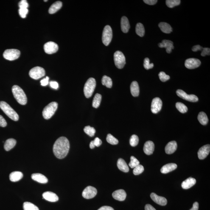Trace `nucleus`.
I'll use <instances>...</instances> for the list:
<instances>
[{
    "label": "nucleus",
    "mask_w": 210,
    "mask_h": 210,
    "mask_svg": "<svg viewBox=\"0 0 210 210\" xmlns=\"http://www.w3.org/2000/svg\"><path fill=\"white\" fill-rule=\"evenodd\" d=\"M70 149V143L68 138L64 137L59 138L54 142L53 152L58 159L64 158L68 155Z\"/></svg>",
    "instance_id": "nucleus-1"
},
{
    "label": "nucleus",
    "mask_w": 210,
    "mask_h": 210,
    "mask_svg": "<svg viewBox=\"0 0 210 210\" xmlns=\"http://www.w3.org/2000/svg\"><path fill=\"white\" fill-rule=\"evenodd\" d=\"M12 91L17 102L21 105H26L27 103V97L23 90L18 86L15 85L12 86Z\"/></svg>",
    "instance_id": "nucleus-2"
},
{
    "label": "nucleus",
    "mask_w": 210,
    "mask_h": 210,
    "mask_svg": "<svg viewBox=\"0 0 210 210\" xmlns=\"http://www.w3.org/2000/svg\"><path fill=\"white\" fill-rule=\"evenodd\" d=\"M0 108L12 120H18L19 116L18 114L7 103L4 101H1Z\"/></svg>",
    "instance_id": "nucleus-3"
},
{
    "label": "nucleus",
    "mask_w": 210,
    "mask_h": 210,
    "mask_svg": "<svg viewBox=\"0 0 210 210\" xmlns=\"http://www.w3.org/2000/svg\"><path fill=\"white\" fill-rule=\"evenodd\" d=\"M96 85V79L93 77L88 79L84 88V93L86 97L89 98L91 97L94 91Z\"/></svg>",
    "instance_id": "nucleus-4"
},
{
    "label": "nucleus",
    "mask_w": 210,
    "mask_h": 210,
    "mask_svg": "<svg viewBox=\"0 0 210 210\" xmlns=\"http://www.w3.org/2000/svg\"><path fill=\"white\" fill-rule=\"evenodd\" d=\"M58 104L57 102H53L48 104L44 109L43 111V115L44 118L46 119H50L57 110Z\"/></svg>",
    "instance_id": "nucleus-5"
},
{
    "label": "nucleus",
    "mask_w": 210,
    "mask_h": 210,
    "mask_svg": "<svg viewBox=\"0 0 210 210\" xmlns=\"http://www.w3.org/2000/svg\"><path fill=\"white\" fill-rule=\"evenodd\" d=\"M114 60L115 65L118 68L121 69L124 68L126 64L125 57L122 52L116 51L114 54Z\"/></svg>",
    "instance_id": "nucleus-6"
},
{
    "label": "nucleus",
    "mask_w": 210,
    "mask_h": 210,
    "mask_svg": "<svg viewBox=\"0 0 210 210\" xmlns=\"http://www.w3.org/2000/svg\"><path fill=\"white\" fill-rule=\"evenodd\" d=\"M113 37V32L110 26H105L104 28L102 35L103 43L105 46H108L111 42Z\"/></svg>",
    "instance_id": "nucleus-7"
},
{
    "label": "nucleus",
    "mask_w": 210,
    "mask_h": 210,
    "mask_svg": "<svg viewBox=\"0 0 210 210\" xmlns=\"http://www.w3.org/2000/svg\"><path fill=\"white\" fill-rule=\"evenodd\" d=\"M20 52L17 49H7L3 53V57L6 60L12 61L18 59L19 57Z\"/></svg>",
    "instance_id": "nucleus-8"
},
{
    "label": "nucleus",
    "mask_w": 210,
    "mask_h": 210,
    "mask_svg": "<svg viewBox=\"0 0 210 210\" xmlns=\"http://www.w3.org/2000/svg\"><path fill=\"white\" fill-rule=\"evenodd\" d=\"M29 74L32 78L37 80L45 75V71L41 67H35L30 71Z\"/></svg>",
    "instance_id": "nucleus-9"
},
{
    "label": "nucleus",
    "mask_w": 210,
    "mask_h": 210,
    "mask_svg": "<svg viewBox=\"0 0 210 210\" xmlns=\"http://www.w3.org/2000/svg\"><path fill=\"white\" fill-rule=\"evenodd\" d=\"M176 93L179 97L191 102H196L198 100V98L194 95H188L183 90H177Z\"/></svg>",
    "instance_id": "nucleus-10"
},
{
    "label": "nucleus",
    "mask_w": 210,
    "mask_h": 210,
    "mask_svg": "<svg viewBox=\"0 0 210 210\" xmlns=\"http://www.w3.org/2000/svg\"><path fill=\"white\" fill-rule=\"evenodd\" d=\"M97 190L91 186H88L84 189L82 193V196L84 198L89 199L93 198L97 194Z\"/></svg>",
    "instance_id": "nucleus-11"
},
{
    "label": "nucleus",
    "mask_w": 210,
    "mask_h": 210,
    "mask_svg": "<svg viewBox=\"0 0 210 210\" xmlns=\"http://www.w3.org/2000/svg\"><path fill=\"white\" fill-rule=\"evenodd\" d=\"M45 53L48 54H52L57 52L58 49V45L52 41L48 42L44 46Z\"/></svg>",
    "instance_id": "nucleus-12"
},
{
    "label": "nucleus",
    "mask_w": 210,
    "mask_h": 210,
    "mask_svg": "<svg viewBox=\"0 0 210 210\" xmlns=\"http://www.w3.org/2000/svg\"><path fill=\"white\" fill-rule=\"evenodd\" d=\"M162 106V102L158 97L154 98L152 100L151 105V110L152 113L157 114L161 110Z\"/></svg>",
    "instance_id": "nucleus-13"
},
{
    "label": "nucleus",
    "mask_w": 210,
    "mask_h": 210,
    "mask_svg": "<svg viewBox=\"0 0 210 210\" xmlns=\"http://www.w3.org/2000/svg\"><path fill=\"white\" fill-rule=\"evenodd\" d=\"M201 64V62L198 59L190 58L187 59L185 62V66L188 69H194L198 68Z\"/></svg>",
    "instance_id": "nucleus-14"
},
{
    "label": "nucleus",
    "mask_w": 210,
    "mask_h": 210,
    "mask_svg": "<svg viewBox=\"0 0 210 210\" xmlns=\"http://www.w3.org/2000/svg\"><path fill=\"white\" fill-rule=\"evenodd\" d=\"M210 151L209 144L205 145L200 148L198 152V156L199 159L203 160L206 158Z\"/></svg>",
    "instance_id": "nucleus-15"
},
{
    "label": "nucleus",
    "mask_w": 210,
    "mask_h": 210,
    "mask_svg": "<svg viewBox=\"0 0 210 210\" xmlns=\"http://www.w3.org/2000/svg\"><path fill=\"white\" fill-rule=\"evenodd\" d=\"M150 197L152 200L158 205L165 206L167 204V200L165 197L158 196L155 193H152L151 194Z\"/></svg>",
    "instance_id": "nucleus-16"
},
{
    "label": "nucleus",
    "mask_w": 210,
    "mask_h": 210,
    "mask_svg": "<svg viewBox=\"0 0 210 210\" xmlns=\"http://www.w3.org/2000/svg\"><path fill=\"white\" fill-rule=\"evenodd\" d=\"M158 46L160 48H166V52L170 54L172 50L174 49L173 43L170 40H163L161 43H159Z\"/></svg>",
    "instance_id": "nucleus-17"
},
{
    "label": "nucleus",
    "mask_w": 210,
    "mask_h": 210,
    "mask_svg": "<svg viewBox=\"0 0 210 210\" xmlns=\"http://www.w3.org/2000/svg\"><path fill=\"white\" fill-rule=\"evenodd\" d=\"M112 196L115 200L119 201H123L125 200L126 197H127V194L124 189H120L114 191L113 193Z\"/></svg>",
    "instance_id": "nucleus-18"
},
{
    "label": "nucleus",
    "mask_w": 210,
    "mask_h": 210,
    "mask_svg": "<svg viewBox=\"0 0 210 210\" xmlns=\"http://www.w3.org/2000/svg\"><path fill=\"white\" fill-rule=\"evenodd\" d=\"M155 149V144L152 141H147L145 143L143 150L145 153L148 155H152Z\"/></svg>",
    "instance_id": "nucleus-19"
},
{
    "label": "nucleus",
    "mask_w": 210,
    "mask_h": 210,
    "mask_svg": "<svg viewBox=\"0 0 210 210\" xmlns=\"http://www.w3.org/2000/svg\"><path fill=\"white\" fill-rule=\"evenodd\" d=\"M43 197L45 200L50 202H57L59 199L57 194L51 191H46L44 193Z\"/></svg>",
    "instance_id": "nucleus-20"
},
{
    "label": "nucleus",
    "mask_w": 210,
    "mask_h": 210,
    "mask_svg": "<svg viewBox=\"0 0 210 210\" xmlns=\"http://www.w3.org/2000/svg\"><path fill=\"white\" fill-rule=\"evenodd\" d=\"M177 147L176 142L175 141L170 142L165 147V152L166 154H169V155L173 153L176 150Z\"/></svg>",
    "instance_id": "nucleus-21"
},
{
    "label": "nucleus",
    "mask_w": 210,
    "mask_h": 210,
    "mask_svg": "<svg viewBox=\"0 0 210 210\" xmlns=\"http://www.w3.org/2000/svg\"><path fill=\"white\" fill-rule=\"evenodd\" d=\"M121 29L123 32L127 33L128 32L130 28V23L127 17L124 16L121 19Z\"/></svg>",
    "instance_id": "nucleus-22"
},
{
    "label": "nucleus",
    "mask_w": 210,
    "mask_h": 210,
    "mask_svg": "<svg viewBox=\"0 0 210 210\" xmlns=\"http://www.w3.org/2000/svg\"><path fill=\"white\" fill-rule=\"evenodd\" d=\"M31 177L33 180L40 183H46L48 182V179L43 174L40 173L32 174Z\"/></svg>",
    "instance_id": "nucleus-23"
},
{
    "label": "nucleus",
    "mask_w": 210,
    "mask_h": 210,
    "mask_svg": "<svg viewBox=\"0 0 210 210\" xmlns=\"http://www.w3.org/2000/svg\"><path fill=\"white\" fill-rule=\"evenodd\" d=\"M196 183L195 179L189 177L184 181L182 183L181 186L184 189H188L194 186Z\"/></svg>",
    "instance_id": "nucleus-24"
},
{
    "label": "nucleus",
    "mask_w": 210,
    "mask_h": 210,
    "mask_svg": "<svg viewBox=\"0 0 210 210\" xmlns=\"http://www.w3.org/2000/svg\"><path fill=\"white\" fill-rule=\"evenodd\" d=\"M177 168V165L175 163H168L162 167L161 169V172L162 174H167L168 173L174 170Z\"/></svg>",
    "instance_id": "nucleus-25"
},
{
    "label": "nucleus",
    "mask_w": 210,
    "mask_h": 210,
    "mask_svg": "<svg viewBox=\"0 0 210 210\" xmlns=\"http://www.w3.org/2000/svg\"><path fill=\"white\" fill-rule=\"evenodd\" d=\"M130 91L132 96H138L139 94V87L138 82L136 81L132 82L130 85Z\"/></svg>",
    "instance_id": "nucleus-26"
},
{
    "label": "nucleus",
    "mask_w": 210,
    "mask_h": 210,
    "mask_svg": "<svg viewBox=\"0 0 210 210\" xmlns=\"http://www.w3.org/2000/svg\"><path fill=\"white\" fill-rule=\"evenodd\" d=\"M117 166L118 169L124 172H128L129 169L128 166L125 161L122 158H119L117 161Z\"/></svg>",
    "instance_id": "nucleus-27"
},
{
    "label": "nucleus",
    "mask_w": 210,
    "mask_h": 210,
    "mask_svg": "<svg viewBox=\"0 0 210 210\" xmlns=\"http://www.w3.org/2000/svg\"><path fill=\"white\" fill-rule=\"evenodd\" d=\"M23 177L22 173L19 171H15L11 173L9 175V179L11 181L17 182L21 180Z\"/></svg>",
    "instance_id": "nucleus-28"
},
{
    "label": "nucleus",
    "mask_w": 210,
    "mask_h": 210,
    "mask_svg": "<svg viewBox=\"0 0 210 210\" xmlns=\"http://www.w3.org/2000/svg\"><path fill=\"white\" fill-rule=\"evenodd\" d=\"M62 6V2L58 1L56 2L53 4L51 5V7H49V13L51 14L55 13L58 11L59 9L61 8Z\"/></svg>",
    "instance_id": "nucleus-29"
},
{
    "label": "nucleus",
    "mask_w": 210,
    "mask_h": 210,
    "mask_svg": "<svg viewBox=\"0 0 210 210\" xmlns=\"http://www.w3.org/2000/svg\"><path fill=\"white\" fill-rule=\"evenodd\" d=\"M159 27L162 32L166 34H170L172 31L171 26L166 22H160L158 25Z\"/></svg>",
    "instance_id": "nucleus-30"
},
{
    "label": "nucleus",
    "mask_w": 210,
    "mask_h": 210,
    "mask_svg": "<svg viewBox=\"0 0 210 210\" xmlns=\"http://www.w3.org/2000/svg\"><path fill=\"white\" fill-rule=\"evenodd\" d=\"M16 141L14 138H9L6 140L5 142L4 148L5 150L6 151L10 150L15 147L16 144Z\"/></svg>",
    "instance_id": "nucleus-31"
},
{
    "label": "nucleus",
    "mask_w": 210,
    "mask_h": 210,
    "mask_svg": "<svg viewBox=\"0 0 210 210\" xmlns=\"http://www.w3.org/2000/svg\"><path fill=\"white\" fill-rule=\"evenodd\" d=\"M198 119L199 122L202 125H205L208 124V116L204 112H201L198 116Z\"/></svg>",
    "instance_id": "nucleus-32"
},
{
    "label": "nucleus",
    "mask_w": 210,
    "mask_h": 210,
    "mask_svg": "<svg viewBox=\"0 0 210 210\" xmlns=\"http://www.w3.org/2000/svg\"><path fill=\"white\" fill-rule=\"evenodd\" d=\"M102 96L99 93H96L93 98L92 102V106L94 108H97L100 105Z\"/></svg>",
    "instance_id": "nucleus-33"
},
{
    "label": "nucleus",
    "mask_w": 210,
    "mask_h": 210,
    "mask_svg": "<svg viewBox=\"0 0 210 210\" xmlns=\"http://www.w3.org/2000/svg\"><path fill=\"white\" fill-rule=\"evenodd\" d=\"M102 83L103 85L105 86L107 88H111L113 85V82L110 77L106 76H103L102 79Z\"/></svg>",
    "instance_id": "nucleus-34"
},
{
    "label": "nucleus",
    "mask_w": 210,
    "mask_h": 210,
    "mask_svg": "<svg viewBox=\"0 0 210 210\" xmlns=\"http://www.w3.org/2000/svg\"><path fill=\"white\" fill-rule=\"evenodd\" d=\"M136 33L140 37H143L145 34V29L144 26L142 23H137L135 28Z\"/></svg>",
    "instance_id": "nucleus-35"
},
{
    "label": "nucleus",
    "mask_w": 210,
    "mask_h": 210,
    "mask_svg": "<svg viewBox=\"0 0 210 210\" xmlns=\"http://www.w3.org/2000/svg\"><path fill=\"white\" fill-rule=\"evenodd\" d=\"M24 210H40L38 207L29 202H25L23 205Z\"/></svg>",
    "instance_id": "nucleus-36"
},
{
    "label": "nucleus",
    "mask_w": 210,
    "mask_h": 210,
    "mask_svg": "<svg viewBox=\"0 0 210 210\" xmlns=\"http://www.w3.org/2000/svg\"><path fill=\"white\" fill-rule=\"evenodd\" d=\"M175 106L177 110L182 113H186L188 111L187 107L181 102H177Z\"/></svg>",
    "instance_id": "nucleus-37"
},
{
    "label": "nucleus",
    "mask_w": 210,
    "mask_h": 210,
    "mask_svg": "<svg viewBox=\"0 0 210 210\" xmlns=\"http://www.w3.org/2000/svg\"><path fill=\"white\" fill-rule=\"evenodd\" d=\"M84 131L86 134L90 137L94 136L96 132L94 128L90 127V126H86L84 128Z\"/></svg>",
    "instance_id": "nucleus-38"
},
{
    "label": "nucleus",
    "mask_w": 210,
    "mask_h": 210,
    "mask_svg": "<svg viewBox=\"0 0 210 210\" xmlns=\"http://www.w3.org/2000/svg\"><path fill=\"white\" fill-rule=\"evenodd\" d=\"M180 3V0H166V6L169 8H173L175 6L179 5Z\"/></svg>",
    "instance_id": "nucleus-39"
},
{
    "label": "nucleus",
    "mask_w": 210,
    "mask_h": 210,
    "mask_svg": "<svg viewBox=\"0 0 210 210\" xmlns=\"http://www.w3.org/2000/svg\"><path fill=\"white\" fill-rule=\"evenodd\" d=\"M106 140L107 142L112 145H116L118 143V140L110 134L107 135Z\"/></svg>",
    "instance_id": "nucleus-40"
},
{
    "label": "nucleus",
    "mask_w": 210,
    "mask_h": 210,
    "mask_svg": "<svg viewBox=\"0 0 210 210\" xmlns=\"http://www.w3.org/2000/svg\"><path fill=\"white\" fill-rule=\"evenodd\" d=\"M140 164L139 161L134 156H132L130 157V162L129 163V166L132 169L134 168Z\"/></svg>",
    "instance_id": "nucleus-41"
},
{
    "label": "nucleus",
    "mask_w": 210,
    "mask_h": 210,
    "mask_svg": "<svg viewBox=\"0 0 210 210\" xmlns=\"http://www.w3.org/2000/svg\"><path fill=\"white\" fill-rule=\"evenodd\" d=\"M138 141H139V138L136 135H132L130 140V145L133 147H135L138 145Z\"/></svg>",
    "instance_id": "nucleus-42"
},
{
    "label": "nucleus",
    "mask_w": 210,
    "mask_h": 210,
    "mask_svg": "<svg viewBox=\"0 0 210 210\" xmlns=\"http://www.w3.org/2000/svg\"><path fill=\"white\" fill-rule=\"evenodd\" d=\"M144 171V166L139 164L134 168L133 173L135 175H138L142 173Z\"/></svg>",
    "instance_id": "nucleus-43"
},
{
    "label": "nucleus",
    "mask_w": 210,
    "mask_h": 210,
    "mask_svg": "<svg viewBox=\"0 0 210 210\" xmlns=\"http://www.w3.org/2000/svg\"><path fill=\"white\" fill-rule=\"evenodd\" d=\"M144 66L146 69L148 70L153 68L154 64L153 63H150L149 59L148 58H146L144 60Z\"/></svg>",
    "instance_id": "nucleus-44"
},
{
    "label": "nucleus",
    "mask_w": 210,
    "mask_h": 210,
    "mask_svg": "<svg viewBox=\"0 0 210 210\" xmlns=\"http://www.w3.org/2000/svg\"><path fill=\"white\" fill-rule=\"evenodd\" d=\"M159 77L160 78V80L162 82H164L169 80L170 77L169 75H166L165 72H161L158 74Z\"/></svg>",
    "instance_id": "nucleus-45"
},
{
    "label": "nucleus",
    "mask_w": 210,
    "mask_h": 210,
    "mask_svg": "<svg viewBox=\"0 0 210 210\" xmlns=\"http://www.w3.org/2000/svg\"><path fill=\"white\" fill-rule=\"evenodd\" d=\"M29 12L27 8H20L19 9V13L22 18H25Z\"/></svg>",
    "instance_id": "nucleus-46"
},
{
    "label": "nucleus",
    "mask_w": 210,
    "mask_h": 210,
    "mask_svg": "<svg viewBox=\"0 0 210 210\" xmlns=\"http://www.w3.org/2000/svg\"><path fill=\"white\" fill-rule=\"evenodd\" d=\"M29 4L26 0H22L19 3V7L20 8H27Z\"/></svg>",
    "instance_id": "nucleus-47"
},
{
    "label": "nucleus",
    "mask_w": 210,
    "mask_h": 210,
    "mask_svg": "<svg viewBox=\"0 0 210 210\" xmlns=\"http://www.w3.org/2000/svg\"><path fill=\"white\" fill-rule=\"evenodd\" d=\"M210 49L209 48H203L201 55L202 57H205L206 55H210Z\"/></svg>",
    "instance_id": "nucleus-48"
},
{
    "label": "nucleus",
    "mask_w": 210,
    "mask_h": 210,
    "mask_svg": "<svg viewBox=\"0 0 210 210\" xmlns=\"http://www.w3.org/2000/svg\"><path fill=\"white\" fill-rule=\"evenodd\" d=\"M7 122L4 118L1 115H0V126L1 127H4L7 126Z\"/></svg>",
    "instance_id": "nucleus-49"
},
{
    "label": "nucleus",
    "mask_w": 210,
    "mask_h": 210,
    "mask_svg": "<svg viewBox=\"0 0 210 210\" xmlns=\"http://www.w3.org/2000/svg\"><path fill=\"white\" fill-rule=\"evenodd\" d=\"M93 142L94 146L96 147H99L102 144V141L98 138H95L94 141H93Z\"/></svg>",
    "instance_id": "nucleus-50"
},
{
    "label": "nucleus",
    "mask_w": 210,
    "mask_h": 210,
    "mask_svg": "<svg viewBox=\"0 0 210 210\" xmlns=\"http://www.w3.org/2000/svg\"><path fill=\"white\" fill-rule=\"evenodd\" d=\"M49 78L48 76H46V78L42 79L40 82L41 85L43 86H46L49 83Z\"/></svg>",
    "instance_id": "nucleus-51"
},
{
    "label": "nucleus",
    "mask_w": 210,
    "mask_h": 210,
    "mask_svg": "<svg viewBox=\"0 0 210 210\" xmlns=\"http://www.w3.org/2000/svg\"><path fill=\"white\" fill-rule=\"evenodd\" d=\"M50 86L51 88L54 89H57L58 88L59 85L58 84L57 82H54V81H51L50 82Z\"/></svg>",
    "instance_id": "nucleus-52"
},
{
    "label": "nucleus",
    "mask_w": 210,
    "mask_h": 210,
    "mask_svg": "<svg viewBox=\"0 0 210 210\" xmlns=\"http://www.w3.org/2000/svg\"><path fill=\"white\" fill-rule=\"evenodd\" d=\"M143 1L146 4L149 5H154L158 2L157 0H144Z\"/></svg>",
    "instance_id": "nucleus-53"
},
{
    "label": "nucleus",
    "mask_w": 210,
    "mask_h": 210,
    "mask_svg": "<svg viewBox=\"0 0 210 210\" xmlns=\"http://www.w3.org/2000/svg\"><path fill=\"white\" fill-rule=\"evenodd\" d=\"M203 49V48L200 45H197L193 47L192 50L194 52H197L198 50H202Z\"/></svg>",
    "instance_id": "nucleus-54"
},
{
    "label": "nucleus",
    "mask_w": 210,
    "mask_h": 210,
    "mask_svg": "<svg viewBox=\"0 0 210 210\" xmlns=\"http://www.w3.org/2000/svg\"><path fill=\"white\" fill-rule=\"evenodd\" d=\"M98 210H114L112 207L108 206H104L101 207Z\"/></svg>",
    "instance_id": "nucleus-55"
},
{
    "label": "nucleus",
    "mask_w": 210,
    "mask_h": 210,
    "mask_svg": "<svg viewBox=\"0 0 210 210\" xmlns=\"http://www.w3.org/2000/svg\"><path fill=\"white\" fill-rule=\"evenodd\" d=\"M199 204L197 202H195L193 204L192 208L190 210H198Z\"/></svg>",
    "instance_id": "nucleus-56"
},
{
    "label": "nucleus",
    "mask_w": 210,
    "mask_h": 210,
    "mask_svg": "<svg viewBox=\"0 0 210 210\" xmlns=\"http://www.w3.org/2000/svg\"><path fill=\"white\" fill-rule=\"evenodd\" d=\"M145 210H156L155 208L150 204H147L145 207Z\"/></svg>",
    "instance_id": "nucleus-57"
},
{
    "label": "nucleus",
    "mask_w": 210,
    "mask_h": 210,
    "mask_svg": "<svg viewBox=\"0 0 210 210\" xmlns=\"http://www.w3.org/2000/svg\"><path fill=\"white\" fill-rule=\"evenodd\" d=\"M90 147L91 149H93L95 147L94 144H93V141H91L90 144Z\"/></svg>",
    "instance_id": "nucleus-58"
},
{
    "label": "nucleus",
    "mask_w": 210,
    "mask_h": 210,
    "mask_svg": "<svg viewBox=\"0 0 210 210\" xmlns=\"http://www.w3.org/2000/svg\"><path fill=\"white\" fill-rule=\"evenodd\" d=\"M45 2L47 1H44Z\"/></svg>",
    "instance_id": "nucleus-59"
}]
</instances>
